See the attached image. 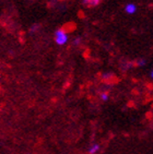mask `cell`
Segmentation results:
<instances>
[{
    "label": "cell",
    "mask_w": 153,
    "mask_h": 154,
    "mask_svg": "<svg viewBox=\"0 0 153 154\" xmlns=\"http://www.w3.org/2000/svg\"><path fill=\"white\" fill-rule=\"evenodd\" d=\"M100 98H101V101H103V102H106L107 100L109 98V95L107 92H102L100 94Z\"/></svg>",
    "instance_id": "6"
},
{
    "label": "cell",
    "mask_w": 153,
    "mask_h": 154,
    "mask_svg": "<svg viewBox=\"0 0 153 154\" xmlns=\"http://www.w3.org/2000/svg\"><path fill=\"white\" fill-rule=\"evenodd\" d=\"M54 39L58 46H64L65 44H67L68 39H69L68 32L65 29H58L54 34Z\"/></svg>",
    "instance_id": "1"
},
{
    "label": "cell",
    "mask_w": 153,
    "mask_h": 154,
    "mask_svg": "<svg viewBox=\"0 0 153 154\" xmlns=\"http://www.w3.org/2000/svg\"><path fill=\"white\" fill-rule=\"evenodd\" d=\"M151 79L153 80V70H152V72H151Z\"/></svg>",
    "instance_id": "10"
},
{
    "label": "cell",
    "mask_w": 153,
    "mask_h": 154,
    "mask_svg": "<svg viewBox=\"0 0 153 154\" xmlns=\"http://www.w3.org/2000/svg\"><path fill=\"white\" fill-rule=\"evenodd\" d=\"M101 150V146L98 143H93L89 146V150H88V153L89 154H97L100 152Z\"/></svg>",
    "instance_id": "3"
},
{
    "label": "cell",
    "mask_w": 153,
    "mask_h": 154,
    "mask_svg": "<svg viewBox=\"0 0 153 154\" xmlns=\"http://www.w3.org/2000/svg\"><path fill=\"white\" fill-rule=\"evenodd\" d=\"M137 11V6L135 3H127L125 6V12L128 13V14H133Z\"/></svg>",
    "instance_id": "2"
},
{
    "label": "cell",
    "mask_w": 153,
    "mask_h": 154,
    "mask_svg": "<svg viewBox=\"0 0 153 154\" xmlns=\"http://www.w3.org/2000/svg\"><path fill=\"white\" fill-rule=\"evenodd\" d=\"M80 42H81V38H80V37H76L73 41V45L74 46H78V45H80Z\"/></svg>",
    "instance_id": "8"
},
{
    "label": "cell",
    "mask_w": 153,
    "mask_h": 154,
    "mask_svg": "<svg viewBox=\"0 0 153 154\" xmlns=\"http://www.w3.org/2000/svg\"><path fill=\"white\" fill-rule=\"evenodd\" d=\"M36 30H38V26H37V25H36V24H35V25H34V26H32V27H31V30H30V31H31V33H34Z\"/></svg>",
    "instance_id": "9"
},
{
    "label": "cell",
    "mask_w": 153,
    "mask_h": 154,
    "mask_svg": "<svg viewBox=\"0 0 153 154\" xmlns=\"http://www.w3.org/2000/svg\"><path fill=\"white\" fill-rule=\"evenodd\" d=\"M145 65V60L144 59H138L136 61V66H138V67H143Z\"/></svg>",
    "instance_id": "7"
},
{
    "label": "cell",
    "mask_w": 153,
    "mask_h": 154,
    "mask_svg": "<svg viewBox=\"0 0 153 154\" xmlns=\"http://www.w3.org/2000/svg\"><path fill=\"white\" fill-rule=\"evenodd\" d=\"M113 79V74L112 73H108V72H106V73L102 74V80L103 81H109Z\"/></svg>",
    "instance_id": "5"
},
{
    "label": "cell",
    "mask_w": 153,
    "mask_h": 154,
    "mask_svg": "<svg viewBox=\"0 0 153 154\" xmlns=\"http://www.w3.org/2000/svg\"><path fill=\"white\" fill-rule=\"evenodd\" d=\"M101 0H82V2L86 5V7H91V8H94V7L98 6Z\"/></svg>",
    "instance_id": "4"
}]
</instances>
